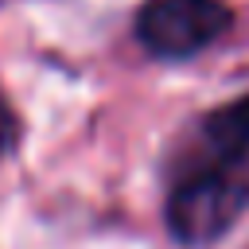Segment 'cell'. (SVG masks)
Here are the masks:
<instances>
[{
  "label": "cell",
  "instance_id": "6da1fadb",
  "mask_svg": "<svg viewBox=\"0 0 249 249\" xmlns=\"http://www.w3.org/2000/svg\"><path fill=\"white\" fill-rule=\"evenodd\" d=\"M249 206V183L226 167H198L183 175L167 198V230L183 245L218 241Z\"/></svg>",
  "mask_w": 249,
  "mask_h": 249
},
{
  "label": "cell",
  "instance_id": "7a4b0ae2",
  "mask_svg": "<svg viewBox=\"0 0 249 249\" xmlns=\"http://www.w3.org/2000/svg\"><path fill=\"white\" fill-rule=\"evenodd\" d=\"M222 0H148L136 16V39L156 58H187L230 27Z\"/></svg>",
  "mask_w": 249,
  "mask_h": 249
},
{
  "label": "cell",
  "instance_id": "3957f363",
  "mask_svg": "<svg viewBox=\"0 0 249 249\" xmlns=\"http://www.w3.org/2000/svg\"><path fill=\"white\" fill-rule=\"evenodd\" d=\"M202 136L226 163H249V97L214 109L202 121Z\"/></svg>",
  "mask_w": 249,
  "mask_h": 249
},
{
  "label": "cell",
  "instance_id": "277c9868",
  "mask_svg": "<svg viewBox=\"0 0 249 249\" xmlns=\"http://www.w3.org/2000/svg\"><path fill=\"white\" fill-rule=\"evenodd\" d=\"M12 144H16V117H12V109L0 101V156H4Z\"/></svg>",
  "mask_w": 249,
  "mask_h": 249
}]
</instances>
